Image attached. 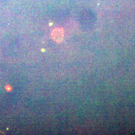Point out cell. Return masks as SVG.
<instances>
[{"mask_svg":"<svg viewBox=\"0 0 135 135\" xmlns=\"http://www.w3.org/2000/svg\"><path fill=\"white\" fill-rule=\"evenodd\" d=\"M52 37L57 43H61L64 37V30L61 28L54 29L52 32Z\"/></svg>","mask_w":135,"mask_h":135,"instance_id":"6da1fadb","label":"cell"},{"mask_svg":"<svg viewBox=\"0 0 135 135\" xmlns=\"http://www.w3.org/2000/svg\"><path fill=\"white\" fill-rule=\"evenodd\" d=\"M5 89H6V91L8 92H10L12 90V87H11L10 85H7L5 87Z\"/></svg>","mask_w":135,"mask_h":135,"instance_id":"7a4b0ae2","label":"cell"}]
</instances>
